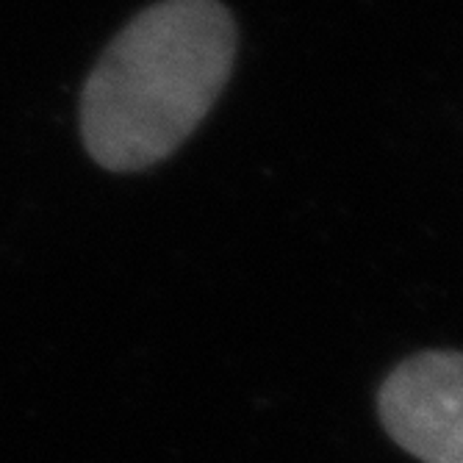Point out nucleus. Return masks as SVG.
I'll use <instances>...</instances> for the list:
<instances>
[{
    "label": "nucleus",
    "mask_w": 463,
    "mask_h": 463,
    "mask_svg": "<svg viewBox=\"0 0 463 463\" xmlns=\"http://www.w3.org/2000/svg\"><path fill=\"white\" fill-rule=\"evenodd\" d=\"M386 433L422 463H463V353L430 350L389 372L377 394Z\"/></svg>",
    "instance_id": "f03ea898"
},
{
    "label": "nucleus",
    "mask_w": 463,
    "mask_h": 463,
    "mask_svg": "<svg viewBox=\"0 0 463 463\" xmlns=\"http://www.w3.org/2000/svg\"><path fill=\"white\" fill-rule=\"evenodd\" d=\"M236 56L217 0H161L125 25L80 95V137L114 173L164 161L212 111Z\"/></svg>",
    "instance_id": "f257e3e1"
}]
</instances>
